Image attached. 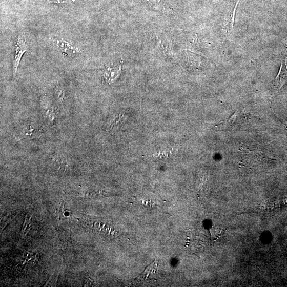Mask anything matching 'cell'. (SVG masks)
<instances>
[{"instance_id":"1","label":"cell","mask_w":287,"mask_h":287,"mask_svg":"<svg viewBox=\"0 0 287 287\" xmlns=\"http://www.w3.org/2000/svg\"><path fill=\"white\" fill-rule=\"evenodd\" d=\"M84 223L93 232L98 233L109 238L119 236L121 232L118 228L111 221L99 218H88Z\"/></svg>"},{"instance_id":"2","label":"cell","mask_w":287,"mask_h":287,"mask_svg":"<svg viewBox=\"0 0 287 287\" xmlns=\"http://www.w3.org/2000/svg\"><path fill=\"white\" fill-rule=\"evenodd\" d=\"M28 45L25 36L22 34H19L14 45L12 59V70L14 77L16 76L23 56L28 51Z\"/></svg>"},{"instance_id":"3","label":"cell","mask_w":287,"mask_h":287,"mask_svg":"<svg viewBox=\"0 0 287 287\" xmlns=\"http://www.w3.org/2000/svg\"><path fill=\"white\" fill-rule=\"evenodd\" d=\"M287 82V65L285 60H282L277 76L271 85V95L276 96L280 92L283 85Z\"/></svg>"},{"instance_id":"4","label":"cell","mask_w":287,"mask_h":287,"mask_svg":"<svg viewBox=\"0 0 287 287\" xmlns=\"http://www.w3.org/2000/svg\"><path fill=\"white\" fill-rule=\"evenodd\" d=\"M52 40L55 45L66 55H75L81 53V49L76 46L73 43L62 38H53Z\"/></svg>"},{"instance_id":"5","label":"cell","mask_w":287,"mask_h":287,"mask_svg":"<svg viewBox=\"0 0 287 287\" xmlns=\"http://www.w3.org/2000/svg\"><path fill=\"white\" fill-rule=\"evenodd\" d=\"M40 132L36 127L27 125L24 126L16 135V139L18 140L23 139H34L39 137Z\"/></svg>"},{"instance_id":"6","label":"cell","mask_w":287,"mask_h":287,"mask_svg":"<svg viewBox=\"0 0 287 287\" xmlns=\"http://www.w3.org/2000/svg\"><path fill=\"white\" fill-rule=\"evenodd\" d=\"M42 102L45 105V106H43V108H44L46 117L49 122L51 125H53L55 120V113L53 107L51 105L50 100L49 101L47 99L48 106H47V105L45 97H43Z\"/></svg>"},{"instance_id":"7","label":"cell","mask_w":287,"mask_h":287,"mask_svg":"<svg viewBox=\"0 0 287 287\" xmlns=\"http://www.w3.org/2000/svg\"><path fill=\"white\" fill-rule=\"evenodd\" d=\"M83 1V0H49L48 2L60 7H68L79 5Z\"/></svg>"},{"instance_id":"8","label":"cell","mask_w":287,"mask_h":287,"mask_svg":"<svg viewBox=\"0 0 287 287\" xmlns=\"http://www.w3.org/2000/svg\"><path fill=\"white\" fill-rule=\"evenodd\" d=\"M67 92L66 89L59 86L55 89L54 97L56 101L60 104H63L66 102L67 99Z\"/></svg>"},{"instance_id":"9","label":"cell","mask_w":287,"mask_h":287,"mask_svg":"<svg viewBox=\"0 0 287 287\" xmlns=\"http://www.w3.org/2000/svg\"><path fill=\"white\" fill-rule=\"evenodd\" d=\"M120 69H117L111 66L108 67L105 71V78L108 83L112 82L116 78L118 74Z\"/></svg>"},{"instance_id":"10","label":"cell","mask_w":287,"mask_h":287,"mask_svg":"<svg viewBox=\"0 0 287 287\" xmlns=\"http://www.w3.org/2000/svg\"><path fill=\"white\" fill-rule=\"evenodd\" d=\"M240 1V0H238V1L237 2L236 5L235 6L233 9L232 15L230 16L229 17L230 18H231V19H230V20H229L228 24L227 25H225V33H227L228 35H230V34H231L233 30L234 26L235 18V13Z\"/></svg>"},{"instance_id":"11","label":"cell","mask_w":287,"mask_h":287,"mask_svg":"<svg viewBox=\"0 0 287 287\" xmlns=\"http://www.w3.org/2000/svg\"><path fill=\"white\" fill-rule=\"evenodd\" d=\"M126 113H120L116 117H115L111 122L109 126V129L110 131L113 130L119 125H121L126 119Z\"/></svg>"},{"instance_id":"12","label":"cell","mask_w":287,"mask_h":287,"mask_svg":"<svg viewBox=\"0 0 287 287\" xmlns=\"http://www.w3.org/2000/svg\"><path fill=\"white\" fill-rule=\"evenodd\" d=\"M32 225L31 217L27 215L22 229V235L23 236H26L29 231H30Z\"/></svg>"},{"instance_id":"13","label":"cell","mask_w":287,"mask_h":287,"mask_svg":"<svg viewBox=\"0 0 287 287\" xmlns=\"http://www.w3.org/2000/svg\"><path fill=\"white\" fill-rule=\"evenodd\" d=\"M59 273L55 272L53 273L52 275L50 277L47 282L46 283L45 286H55L57 284V279L59 277Z\"/></svg>"},{"instance_id":"14","label":"cell","mask_w":287,"mask_h":287,"mask_svg":"<svg viewBox=\"0 0 287 287\" xmlns=\"http://www.w3.org/2000/svg\"><path fill=\"white\" fill-rule=\"evenodd\" d=\"M89 195L91 197H101L109 196L110 194L106 192L98 191V190H91L89 192Z\"/></svg>"}]
</instances>
